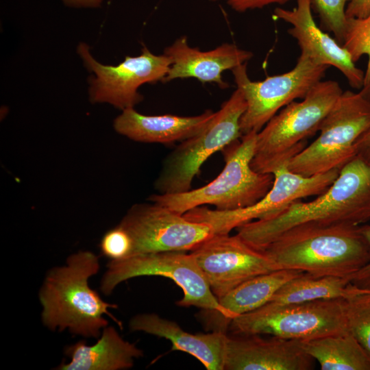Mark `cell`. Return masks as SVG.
Segmentation results:
<instances>
[{"instance_id": "obj_4", "label": "cell", "mask_w": 370, "mask_h": 370, "mask_svg": "<svg viewBox=\"0 0 370 370\" xmlns=\"http://www.w3.org/2000/svg\"><path fill=\"white\" fill-rule=\"evenodd\" d=\"M258 132H251L225 147L221 151L225 166L210 183L194 190L175 194H156L149 200L184 214L204 205L221 211L249 207L260 200L271 189L274 176L261 173L251 166Z\"/></svg>"}, {"instance_id": "obj_8", "label": "cell", "mask_w": 370, "mask_h": 370, "mask_svg": "<svg viewBox=\"0 0 370 370\" xmlns=\"http://www.w3.org/2000/svg\"><path fill=\"white\" fill-rule=\"evenodd\" d=\"M246 108L245 98L236 88L201 132L181 142L166 158L155 184L159 193L175 194L190 190L203 164L243 136L240 121Z\"/></svg>"}, {"instance_id": "obj_1", "label": "cell", "mask_w": 370, "mask_h": 370, "mask_svg": "<svg viewBox=\"0 0 370 370\" xmlns=\"http://www.w3.org/2000/svg\"><path fill=\"white\" fill-rule=\"evenodd\" d=\"M370 221V166L355 157L329 188L314 199L297 200L269 218L236 228V234L261 250L285 230L301 223L350 224Z\"/></svg>"}, {"instance_id": "obj_9", "label": "cell", "mask_w": 370, "mask_h": 370, "mask_svg": "<svg viewBox=\"0 0 370 370\" xmlns=\"http://www.w3.org/2000/svg\"><path fill=\"white\" fill-rule=\"evenodd\" d=\"M153 275L167 278L180 287L183 297L177 301V306L221 312L218 299L193 256L182 251L141 254L120 260H110L101 279L99 289L108 296L123 282Z\"/></svg>"}, {"instance_id": "obj_20", "label": "cell", "mask_w": 370, "mask_h": 370, "mask_svg": "<svg viewBox=\"0 0 370 370\" xmlns=\"http://www.w3.org/2000/svg\"><path fill=\"white\" fill-rule=\"evenodd\" d=\"M129 327L131 331L143 332L170 341L172 350L190 354L208 370H224L227 334L188 333L176 322L155 313L136 314L130 319Z\"/></svg>"}, {"instance_id": "obj_18", "label": "cell", "mask_w": 370, "mask_h": 370, "mask_svg": "<svg viewBox=\"0 0 370 370\" xmlns=\"http://www.w3.org/2000/svg\"><path fill=\"white\" fill-rule=\"evenodd\" d=\"M301 273L299 270L280 269L255 276L218 299L221 312L202 310L199 318L208 330L227 334L232 319L269 302L284 284Z\"/></svg>"}, {"instance_id": "obj_6", "label": "cell", "mask_w": 370, "mask_h": 370, "mask_svg": "<svg viewBox=\"0 0 370 370\" xmlns=\"http://www.w3.org/2000/svg\"><path fill=\"white\" fill-rule=\"evenodd\" d=\"M369 128L370 103L359 92L343 91L323 119L319 135L287 167L305 177L340 171L356 157L357 142Z\"/></svg>"}, {"instance_id": "obj_19", "label": "cell", "mask_w": 370, "mask_h": 370, "mask_svg": "<svg viewBox=\"0 0 370 370\" xmlns=\"http://www.w3.org/2000/svg\"><path fill=\"white\" fill-rule=\"evenodd\" d=\"M215 114L216 112L207 110L192 116H149L131 108L122 110L114 121V127L119 134L134 141L169 145L181 143L199 134Z\"/></svg>"}, {"instance_id": "obj_10", "label": "cell", "mask_w": 370, "mask_h": 370, "mask_svg": "<svg viewBox=\"0 0 370 370\" xmlns=\"http://www.w3.org/2000/svg\"><path fill=\"white\" fill-rule=\"evenodd\" d=\"M328 67L301 53L291 71L269 76L262 81L249 78L247 63L232 69L237 88L247 101L246 110L240 121L242 135L259 132L279 110L297 99H303L322 80Z\"/></svg>"}, {"instance_id": "obj_33", "label": "cell", "mask_w": 370, "mask_h": 370, "mask_svg": "<svg viewBox=\"0 0 370 370\" xmlns=\"http://www.w3.org/2000/svg\"><path fill=\"white\" fill-rule=\"evenodd\" d=\"M358 92L370 103V80Z\"/></svg>"}, {"instance_id": "obj_14", "label": "cell", "mask_w": 370, "mask_h": 370, "mask_svg": "<svg viewBox=\"0 0 370 370\" xmlns=\"http://www.w3.org/2000/svg\"><path fill=\"white\" fill-rule=\"evenodd\" d=\"M190 254L218 299L249 279L280 269L237 234H214Z\"/></svg>"}, {"instance_id": "obj_17", "label": "cell", "mask_w": 370, "mask_h": 370, "mask_svg": "<svg viewBox=\"0 0 370 370\" xmlns=\"http://www.w3.org/2000/svg\"><path fill=\"white\" fill-rule=\"evenodd\" d=\"M164 54L171 64L163 82L194 77L202 83H215L223 89L229 87L222 78L223 73L247 63L253 57L251 51L230 43L203 51L189 46L186 36L166 47Z\"/></svg>"}, {"instance_id": "obj_27", "label": "cell", "mask_w": 370, "mask_h": 370, "mask_svg": "<svg viewBox=\"0 0 370 370\" xmlns=\"http://www.w3.org/2000/svg\"><path fill=\"white\" fill-rule=\"evenodd\" d=\"M99 247L101 254L110 260H120L131 255L132 241L127 231L118 225L106 232Z\"/></svg>"}, {"instance_id": "obj_12", "label": "cell", "mask_w": 370, "mask_h": 370, "mask_svg": "<svg viewBox=\"0 0 370 370\" xmlns=\"http://www.w3.org/2000/svg\"><path fill=\"white\" fill-rule=\"evenodd\" d=\"M339 171L335 169L305 177L291 171L284 165L273 173L274 182L269 192L249 207L221 211L202 206L183 215L190 221L210 225L214 234H228L243 224L273 216L295 201L321 194L334 182Z\"/></svg>"}, {"instance_id": "obj_28", "label": "cell", "mask_w": 370, "mask_h": 370, "mask_svg": "<svg viewBox=\"0 0 370 370\" xmlns=\"http://www.w3.org/2000/svg\"><path fill=\"white\" fill-rule=\"evenodd\" d=\"M360 231L370 247V225H360ZM348 279L349 283L358 288L370 291V260Z\"/></svg>"}, {"instance_id": "obj_16", "label": "cell", "mask_w": 370, "mask_h": 370, "mask_svg": "<svg viewBox=\"0 0 370 370\" xmlns=\"http://www.w3.org/2000/svg\"><path fill=\"white\" fill-rule=\"evenodd\" d=\"M314 359L308 354L300 341L275 336L259 335L227 338L224 369L309 370Z\"/></svg>"}, {"instance_id": "obj_2", "label": "cell", "mask_w": 370, "mask_h": 370, "mask_svg": "<svg viewBox=\"0 0 370 370\" xmlns=\"http://www.w3.org/2000/svg\"><path fill=\"white\" fill-rule=\"evenodd\" d=\"M99 270V256L90 251L73 253L64 265L50 269L38 292L43 325L53 332L67 330L97 339L108 325L105 316L121 327L109 310L118 306L104 301L89 286V279Z\"/></svg>"}, {"instance_id": "obj_11", "label": "cell", "mask_w": 370, "mask_h": 370, "mask_svg": "<svg viewBox=\"0 0 370 370\" xmlns=\"http://www.w3.org/2000/svg\"><path fill=\"white\" fill-rule=\"evenodd\" d=\"M77 52L93 73L89 79L90 101L107 103L121 110L134 108L143 100L138 92L143 84L163 82L171 64L166 56L155 55L145 46L140 55L127 56L116 66L99 62L84 42L79 43Z\"/></svg>"}, {"instance_id": "obj_31", "label": "cell", "mask_w": 370, "mask_h": 370, "mask_svg": "<svg viewBox=\"0 0 370 370\" xmlns=\"http://www.w3.org/2000/svg\"><path fill=\"white\" fill-rule=\"evenodd\" d=\"M356 157L370 166V128L357 142Z\"/></svg>"}, {"instance_id": "obj_13", "label": "cell", "mask_w": 370, "mask_h": 370, "mask_svg": "<svg viewBox=\"0 0 370 370\" xmlns=\"http://www.w3.org/2000/svg\"><path fill=\"white\" fill-rule=\"evenodd\" d=\"M131 237V256L171 251H192L214 233L204 223L187 219L157 203L133 206L119 224ZM129 256V257H130Z\"/></svg>"}, {"instance_id": "obj_22", "label": "cell", "mask_w": 370, "mask_h": 370, "mask_svg": "<svg viewBox=\"0 0 370 370\" xmlns=\"http://www.w3.org/2000/svg\"><path fill=\"white\" fill-rule=\"evenodd\" d=\"M300 342L321 370H370V356L349 332Z\"/></svg>"}, {"instance_id": "obj_7", "label": "cell", "mask_w": 370, "mask_h": 370, "mask_svg": "<svg viewBox=\"0 0 370 370\" xmlns=\"http://www.w3.org/2000/svg\"><path fill=\"white\" fill-rule=\"evenodd\" d=\"M229 330L242 336L270 334L297 341L349 332L345 298L289 304L268 302L235 317Z\"/></svg>"}, {"instance_id": "obj_15", "label": "cell", "mask_w": 370, "mask_h": 370, "mask_svg": "<svg viewBox=\"0 0 370 370\" xmlns=\"http://www.w3.org/2000/svg\"><path fill=\"white\" fill-rule=\"evenodd\" d=\"M292 10L277 8L275 19L292 25L288 34L297 42L301 53L319 64L332 66L346 77L349 86L360 90L365 84V72L356 66L347 50L316 24L312 14L311 0H296Z\"/></svg>"}, {"instance_id": "obj_30", "label": "cell", "mask_w": 370, "mask_h": 370, "mask_svg": "<svg viewBox=\"0 0 370 370\" xmlns=\"http://www.w3.org/2000/svg\"><path fill=\"white\" fill-rule=\"evenodd\" d=\"M347 17L363 18L370 14V0H351L345 10Z\"/></svg>"}, {"instance_id": "obj_24", "label": "cell", "mask_w": 370, "mask_h": 370, "mask_svg": "<svg viewBox=\"0 0 370 370\" xmlns=\"http://www.w3.org/2000/svg\"><path fill=\"white\" fill-rule=\"evenodd\" d=\"M345 297L348 329L370 356V291L349 284Z\"/></svg>"}, {"instance_id": "obj_5", "label": "cell", "mask_w": 370, "mask_h": 370, "mask_svg": "<svg viewBox=\"0 0 370 370\" xmlns=\"http://www.w3.org/2000/svg\"><path fill=\"white\" fill-rule=\"evenodd\" d=\"M343 92L334 80H321L301 99L293 101L273 116L257 134L254 170L273 174L307 146Z\"/></svg>"}, {"instance_id": "obj_32", "label": "cell", "mask_w": 370, "mask_h": 370, "mask_svg": "<svg viewBox=\"0 0 370 370\" xmlns=\"http://www.w3.org/2000/svg\"><path fill=\"white\" fill-rule=\"evenodd\" d=\"M66 5L74 8H97L103 0H61Z\"/></svg>"}, {"instance_id": "obj_23", "label": "cell", "mask_w": 370, "mask_h": 370, "mask_svg": "<svg viewBox=\"0 0 370 370\" xmlns=\"http://www.w3.org/2000/svg\"><path fill=\"white\" fill-rule=\"evenodd\" d=\"M349 284L347 278L316 276L303 272L284 284L269 302L289 304L345 298L349 293Z\"/></svg>"}, {"instance_id": "obj_26", "label": "cell", "mask_w": 370, "mask_h": 370, "mask_svg": "<svg viewBox=\"0 0 370 370\" xmlns=\"http://www.w3.org/2000/svg\"><path fill=\"white\" fill-rule=\"evenodd\" d=\"M351 0H311L312 9L319 15L320 28L332 32L343 44L347 16L346 7Z\"/></svg>"}, {"instance_id": "obj_25", "label": "cell", "mask_w": 370, "mask_h": 370, "mask_svg": "<svg viewBox=\"0 0 370 370\" xmlns=\"http://www.w3.org/2000/svg\"><path fill=\"white\" fill-rule=\"evenodd\" d=\"M343 47L354 62L364 55L368 57L365 84L370 80V14L363 18L347 17Z\"/></svg>"}, {"instance_id": "obj_21", "label": "cell", "mask_w": 370, "mask_h": 370, "mask_svg": "<svg viewBox=\"0 0 370 370\" xmlns=\"http://www.w3.org/2000/svg\"><path fill=\"white\" fill-rule=\"evenodd\" d=\"M64 354L69 362H61L56 370H125L134 366V359L143 352L134 343L124 340L114 326H106L97 341L88 345L84 340L66 346Z\"/></svg>"}, {"instance_id": "obj_3", "label": "cell", "mask_w": 370, "mask_h": 370, "mask_svg": "<svg viewBox=\"0 0 370 370\" xmlns=\"http://www.w3.org/2000/svg\"><path fill=\"white\" fill-rule=\"evenodd\" d=\"M261 251L279 269L316 276L348 278L370 260V247L360 225L345 223H301L281 233Z\"/></svg>"}, {"instance_id": "obj_29", "label": "cell", "mask_w": 370, "mask_h": 370, "mask_svg": "<svg viewBox=\"0 0 370 370\" xmlns=\"http://www.w3.org/2000/svg\"><path fill=\"white\" fill-rule=\"evenodd\" d=\"M218 1V0H217ZM238 12L249 10L261 9L271 4L284 5L290 0H223Z\"/></svg>"}]
</instances>
